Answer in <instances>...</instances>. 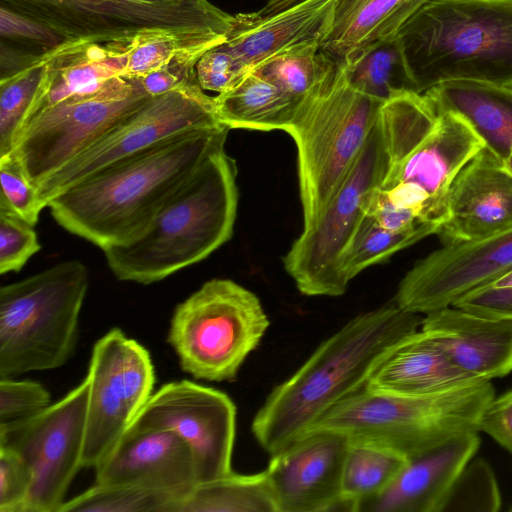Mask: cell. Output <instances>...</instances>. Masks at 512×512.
Masks as SVG:
<instances>
[{"mask_svg": "<svg viewBox=\"0 0 512 512\" xmlns=\"http://www.w3.org/2000/svg\"><path fill=\"white\" fill-rule=\"evenodd\" d=\"M364 213L370 215L381 227L395 232L410 230L423 224L412 212L390 203L379 186L368 194Z\"/></svg>", "mask_w": 512, "mask_h": 512, "instance_id": "obj_46", "label": "cell"}, {"mask_svg": "<svg viewBox=\"0 0 512 512\" xmlns=\"http://www.w3.org/2000/svg\"><path fill=\"white\" fill-rule=\"evenodd\" d=\"M47 59L0 80V158L10 155L44 90Z\"/></svg>", "mask_w": 512, "mask_h": 512, "instance_id": "obj_34", "label": "cell"}, {"mask_svg": "<svg viewBox=\"0 0 512 512\" xmlns=\"http://www.w3.org/2000/svg\"><path fill=\"white\" fill-rule=\"evenodd\" d=\"M407 461L406 456L387 447L350 441L342 473L345 511L359 512L392 483Z\"/></svg>", "mask_w": 512, "mask_h": 512, "instance_id": "obj_30", "label": "cell"}, {"mask_svg": "<svg viewBox=\"0 0 512 512\" xmlns=\"http://www.w3.org/2000/svg\"><path fill=\"white\" fill-rule=\"evenodd\" d=\"M32 15L73 40L127 41L152 30L230 31L233 15L208 0L144 5L126 0H0Z\"/></svg>", "mask_w": 512, "mask_h": 512, "instance_id": "obj_13", "label": "cell"}, {"mask_svg": "<svg viewBox=\"0 0 512 512\" xmlns=\"http://www.w3.org/2000/svg\"><path fill=\"white\" fill-rule=\"evenodd\" d=\"M501 497L490 465L471 459L456 479L442 509L444 511H498Z\"/></svg>", "mask_w": 512, "mask_h": 512, "instance_id": "obj_38", "label": "cell"}, {"mask_svg": "<svg viewBox=\"0 0 512 512\" xmlns=\"http://www.w3.org/2000/svg\"><path fill=\"white\" fill-rule=\"evenodd\" d=\"M512 270V228L442 246L420 259L400 281L394 302L421 315L453 306Z\"/></svg>", "mask_w": 512, "mask_h": 512, "instance_id": "obj_17", "label": "cell"}, {"mask_svg": "<svg viewBox=\"0 0 512 512\" xmlns=\"http://www.w3.org/2000/svg\"><path fill=\"white\" fill-rule=\"evenodd\" d=\"M350 440L309 431L271 455L265 469L277 512L345 511L342 473Z\"/></svg>", "mask_w": 512, "mask_h": 512, "instance_id": "obj_18", "label": "cell"}, {"mask_svg": "<svg viewBox=\"0 0 512 512\" xmlns=\"http://www.w3.org/2000/svg\"><path fill=\"white\" fill-rule=\"evenodd\" d=\"M426 0H336L332 22L320 50L349 65L365 52L395 37Z\"/></svg>", "mask_w": 512, "mask_h": 512, "instance_id": "obj_25", "label": "cell"}, {"mask_svg": "<svg viewBox=\"0 0 512 512\" xmlns=\"http://www.w3.org/2000/svg\"><path fill=\"white\" fill-rule=\"evenodd\" d=\"M388 156L378 120L338 191L311 225L303 227L283 258L286 272L307 296H340L347 284L340 273L343 254L364 214L371 190L380 186Z\"/></svg>", "mask_w": 512, "mask_h": 512, "instance_id": "obj_10", "label": "cell"}, {"mask_svg": "<svg viewBox=\"0 0 512 512\" xmlns=\"http://www.w3.org/2000/svg\"><path fill=\"white\" fill-rule=\"evenodd\" d=\"M420 328L474 380L491 381L512 371V318L448 306L423 315Z\"/></svg>", "mask_w": 512, "mask_h": 512, "instance_id": "obj_22", "label": "cell"}, {"mask_svg": "<svg viewBox=\"0 0 512 512\" xmlns=\"http://www.w3.org/2000/svg\"><path fill=\"white\" fill-rule=\"evenodd\" d=\"M172 496L129 484L95 483L66 500L60 512H171Z\"/></svg>", "mask_w": 512, "mask_h": 512, "instance_id": "obj_35", "label": "cell"}, {"mask_svg": "<svg viewBox=\"0 0 512 512\" xmlns=\"http://www.w3.org/2000/svg\"><path fill=\"white\" fill-rule=\"evenodd\" d=\"M220 123L215 99L198 81L152 97L90 147L44 180L37 193L44 207L81 180L180 133Z\"/></svg>", "mask_w": 512, "mask_h": 512, "instance_id": "obj_12", "label": "cell"}, {"mask_svg": "<svg viewBox=\"0 0 512 512\" xmlns=\"http://www.w3.org/2000/svg\"><path fill=\"white\" fill-rule=\"evenodd\" d=\"M438 229L437 225L423 223L406 231H390L364 213L341 259L343 281L348 285L364 269L386 261L396 252L428 236L436 235Z\"/></svg>", "mask_w": 512, "mask_h": 512, "instance_id": "obj_32", "label": "cell"}, {"mask_svg": "<svg viewBox=\"0 0 512 512\" xmlns=\"http://www.w3.org/2000/svg\"><path fill=\"white\" fill-rule=\"evenodd\" d=\"M502 163L503 166L512 174V154H510Z\"/></svg>", "mask_w": 512, "mask_h": 512, "instance_id": "obj_51", "label": "cell"}, {"mask_svg": "<svg viewBox=\"0 0 512 512\" xmlns=\"http://www.w3.org/2000/svg\"><path fill=\"white\" fill-rule=\"evenodd\" d=\"M336 0H269L257 11L233 15L224 45L247 74L302 44L321 42L329 32Z\"/></svg>", "mask_w": 512, "mask_h": 512, "instance_id": "obj_20", "label": "cell"}, {"mask_svg": "<svg viewBox=\"0 0 512 512\" xmlns=\"http://www.w3.org/2000/svg\"><path fill=\"white\" fill-rule=\"evenodd\" d=\"M195 72L200 87L217 94L231 90L247 75L224 43L205 52L198 60Z\"/></svg>", "mask_w": 512, "mask_h": 512, "instance_id": "obj_42", "label": "cell"}, {"mask_svg": "<svg viewBox=\"0 0 512 512\" xmlns=\"http://www.w3.org/2000/svg\"><path fill=\"white\" fill-rule=\"evenodd\" d=\"M225 125L189 130L68 187L48 206L68 232L101 250L138 234L168 197L224 150Z\"/></svg>", "mask_w": 512, "mask_h": 512, "instance_id": "obj_1", "label": "cell"}, {"mask_svg": "<svg viewBox=\"0 0 512 512\" xmlns=\"http://www.w3.org/2000/svg\"><path fill=\"white\" fill-rule=\"evenodd\" d=\"M346 71L353 87L383 102L398 93L414 91L397 35L346 65Z\"/></svg>", "mask_w": 512, "mask_h": 512, "instance_id": "obj_33", "label": "cell"}, {"mask_svg": "<svg viewBox=\"0 0 512 512\" xmlns=\"http://www.w3.org/2000/svg\"><path fill=\"white\" fill-rule=\"evenodd\" d=\"M237 167L225 149L210 156L132 238L106 247L108 267L121 281L148 285L198 263L233 234Z\"/></svg>", "mask_w": 512, "mask_h": 512, "instance_id": "obj_3", "label": "cell"}, {"mask_svg": "<svg viewBox=\"0 0 512 512\" xmlns=\"http://www.w3.org/2000/svg\"><path fill=\"white\" fill-rule=\"evenodd\" d=\"M478 432L489 435L512 454V389L487 403L479 419Z\"/></svg>", "mask_w": 512, "mask_h": 512, "instance_id": "obj_45", "label": "cell"}, {"mask_svg": "<svg viewBox=\"0 0 512 512\" xmlns=\"http://www.w3.org/2000/svg\"><path fill=\"white\" fill-rule=\"evenodd\" d=\"M383 101L351 85L333 59L284 130L297 147L303 227L328 206L375 126Z\"/></svg>", "mask_w": 512, "mask_h": 512, "instance_id": "obj_6", "label": "cell"}, {"mask_svg": "<svg viewBox=\"0 0 512 512\" xmlns=\"http://www.w3.org/2000/svg\"><path fill=\"white\" fill-rule=\"evenodd\" d=\"M269 324L253 292L214 278L175 307L167 342L184 372L196 379L231 381Z\"/></svg>", "mask_w": 512, "mask_h": 512, "instance_id": "obj_9", "label": "cell"}, {"mask_svg": "<svg viewBox=\"0 0 512 512\" xmlns=\"http://www.w3.org/2000/svg\"><path fill=\"white\" fill-rule=\"evenodd\" d=\"M89 286L79 260L0 288V379L57 369L73 355Z\"/></svg>", "mask_w": 512, "mask_h": 512, "instance_id": "obj_8", "label": "cell"}, {"mask_svg": "<svg viewBox=\"0 0 512 512\" xmlns=\"http://www.w3.org/2000/svg\"><path fill=\"white\" fill-rule=\"evenodd\" d=\"M94 469L95 483L136 485L168 494L176 502L199 483L187 442L161 428L128 430Z\"/></svg>", "mask_w": 512, "mask_h": 512, "instance_id": "obj_19", "label": "cell"}, {"mask_svg": "<svg viewBox=\"0 0 512 512\" xmlns=\"http://www.w3.org/2000/svg\"><path fill=\"white\" fill-rule=\"evenodd\" d=\"M151 98L138 79L115 77L93 93L72 96L37 111L10 155L37 189Z\"/></svg>", "mask_w": 512, "mask_h": 512, "instance_id": "obj_11", "label": "cell"}, {"mask_svg": "<svg viewBox=\"0 0 512 512\" xmlns=\"http://www.w3.org/2000/svg\"><path fill=\"white\" fill-rule=\"evenodd\" d=\"M43 60L45 59L32 56L0 42V80L13 77Z\"/></svg>", "mask_w": 512, "mask_h": 512, "instance_id": "obj_48", "label": "cell"}, {"mask_svg": "<svg viewBox=\"0 0 512 512\" xmlns=\"http://www.w3.org/2000/svg\"><path fill=\"white\" fill-rule=\"evenodd\" d=\"M125 44L74 40L50 54L44 90L32 116L69 97L93 93L115 77H124Z\"/></svg>", "mask_w": 512, "mask_h": 512, "instance_id": "obj_26", "label": "cell"}, {"mask_svg": "<svg viewBox=\"0 0 512 512\" xmlns=\"http://www.w3.org/2000/svg\"><path fill=\"white\" fill-rule=\"evenodd\" d=\"M89 380L35 416L0 425V446L21 457L33 473L25 512H60L82 468Z\"/></svg>", "mask_w": 512, "mask_h": 512, "instance_id": "obj_15", "label": "cell"}, {"mask_svg": "<svg viewBox=\"0 0 512 512\" xmlns=\"http://www.w3.org/2000/svg\"><path fill=\"white\" fill-rule=\"evenodd\" d=\"M33 473L12 450L0 446V512H25Z\"/></svg>", "mask_w": 512, "mask_h": 512, "instance_id": "obj_43", "label": "cell"}, {"mask_svg": "<svg viewBox=\"0 0 512 512\" xmlns=\"http://www.w3.org/2000/svg\"><path fill=\"white\" fill-rule=\"evenodd\" d=\"M82 468H95L127 432L153 394L155 371L148 350L113 328L92 348Z\"/></svg>", "mask_w": 512, "mask_h": 512, "instance_id": "obj_14", "label": "cell"}, {"mask_svg": "<svg viewBox=\"0 0 512 512\" xmlns=\"http://www.w3.org/2000/svg\"><path fill=\"white\" fill-rule=\"evenodd\" d=\"M171 512H277L265 470L198 483Z\"/></svg>", "mask_w": 512, "mask_h": 512, "instance_id": "obj_29", "label": "cell"}, {"mask_svg": "<svg viewBox=\"0 0 512 512\" xmlns=\"http://www.w3.org/2000/svg\"><path fill=\"white\" fill-rule=\"evenodd\" d=\"M422 319L393 301L349 320L271 391L252 422L258 443L273 455L308 432L333 406L363 389L384 352L420 329Z\"/></svg>", "mask_w": 512, "mask_h": 512, "instance_id": "obj_2", "label": "cell"}, {"mask_svg": "<svg viewBox=\"0 0 512 512\" xmlns=\"http://www.w3.org/2000/svg\"><path fill=\"white\" fill-rule=\"evenodd\" d=\"M421 328L390 346L373 366L365 389L385 394L423 396L470 382Z\"/></svg>", "mask_w": 512, "mask_h": 512, "instance_id": "obj_24", "label": "cell"}, {"mask_svg": "<svg viewBox=\"0 0 512 512\" xmlns=\"http://www.w3.org/2000/svg\"><path fill=\"white\" fill-rule=\"evenodd\" d=\"M217 117L229 129L285 130L298 102L254 70L214 97Z\"/></svg>", "mask_w": 512, "mask_h": 512, "instance_id": "obj_28", "label": "cell"}, {"mask_svg": "<svg viewBox=\"0 0 512 512\" xmlns=\"http://www.w3.org/2000/svg\"><path fill=\"white\" fill-rule=\"evenodd\" d=\"M41 245L33 225L16 214L0 210V273L18 272Z\"/></svg>", "mask_w": 512, "mask_h": 512, "instance_id": "obj_40", "label": "cell"}, {"mask_svg": "<svg viewBox=\"0 0 512 512\" xmlns=\"http://www.w3.org/2000/svg\"><path fill=\"white\" fill-rule=\"evenodd\" d=\"M424 94L437 107L466 120L501 162L512 154V86L456 80Z\"/></svg>", "mask_w": 512, "mask_h": 512, "instance_id": "obj_27", "label": "cell"}, {"mask_svg": "<svg viewBox=\"0 0 512 512\" xmlns=\"http://www.w3.org/2000/svg\"><path fill=\"white\" fill-rule=\"evenodd\" d=\"M149 428L172 430L187 442L199 483L233 472L236 407L222 391L190 380L164 384L152 394L128 430Z\"/></svg>", "mask_w": 512, "mask_h": 512, "instance_id": "obj_16", "label": "cell"}, {"mask_svg": "<svg viewBox=\"0 0 512 512\" xmlns=\"http://www.w3.org/2000/svg\"><path fill=\"white\" fill-rule=\"evenodd\" d=\"M494 396L491 381L484 380L423 396L363 388L333 406L309 431H333L350 441L381 445L411 458L478 432L480 416Z\"/></svg>", "mask_w": 512, "mask_h": 512, "instance_id": "obj_7", "label": "cell"}, {"mask_svg": "<svg viewBox=\"0 0 512 512\" xmlns=\"http://www.w3.org/2000/svg\"><path fill=\"white\" fill-rule=\"evenodd\" d=\"M512 228V174L485 146L458 173L448 217L436 235L442 244L472 241Z\"/></svg>", "mask_w": 512, "mask_h": 512, "instance_id": "obj_21", "label": "cell"}, {"mask_svg": "<svg viewBox=\"0 0 512 512\" xmlns=\"http://www.w3.org/2000/svg\"><path fill=\"white\" fill-rule=\"evenodd\" d=\"M509 511L512 512V506L509 508Z\"/></svg>", "mask_w": 512, "mask_h": 512, "instance_id": "obj_52", "label": "cell"}, {"mask_svg": "<svg viewBox=\"0 0 512 512\" xmlns=\"http://www.w3.org/2000/svg\"><path fill=\"white\" fill-rule=\"evenodd\" d=\"M397 38L417 93L456 80L512 86V0H426Z\"/></svg>", "mask_w": 512, "mask_h": 512, "instance_id": "obj_5", "label": "cell"}, {"mask_svg": "<svg viewBox=\"0 0 512 512\" xmlns=\"http://www.w3.org/2000/svg\"><path fill=\"white\" fill-rule=\"evenodd\" d=\"M51 405L50 393L32 380L0 379V425L29 419Z\"/></svg>", "mask_w": 512, "mask_h": 512, "instance_id": "obj_41", "label": "cell"}, {"mask_svg": "<svg viewBox=\"0 0 512 512\" xmlns=\"http://www.w3.org/2000/svg\"><path fill=\"white\" fill-rule=\"evenodd\" d=\"M479 446V432H474L408 458L392 483L360 511L442 512L456 479Z\"/></svg>", "mask_w": 512, "mask_h": 512, "instance_id": "obj_23", "label": "cell"}, {"mask_svg": "<svg viewBox=\"0 0 512 512\" xmlns=\"http://www.w3.org/2000/svg\"><path fill=\"white\" fill-rule=\"evenodd\" d=\"M71 41L74 40L46 22L0 3V42L46 59Z\"/></svg>", "mask_w": 512, "mask_h": 512, "instance_id": "obj_37", "label": "cell"}, {"mask_svg": "<svg viewBox=\"0 0 512 512\" xmlns=\"http://www.w3.org/2000/svg\"><path fill=\"white\" fill-rule=\"evenodd\" d=\"M202 55H187L139 78L145 92L151 97L159 96L197 81L195 67Z\"/></svg>", "mask_w": 512, "mask_h": 512, "instance_id": "obj_44", "label": "cell"}, {"mask_svg": "<svg viewBox=\"0 0 512 512\" xmlns=\"http://www.w3.org/2000/svg\"><path fill=\"white\" fill-rule=\"evenodd\" d=\"M453 306L482 315L512 318V287L487 286L468 294Z\"/></svg>", "mask_w": 512, "mask_h": 512, "instance_id": "obj_47", "label": "cell"}, {"mask_svg": "<svg viewBox=\"0 0 512 512\" xmlns=\"http://www.w3.org/2000/svg\"><path fill=\"white\" fill-rule=\"evenodd\" d=\"M0 183V210L12 212L34 226L45 207L12 155L0 158Z\"/></svg>", "mask_w": 512, "mask_h": 512, "instance_id": "obj_39", "label": "cell"}, {"mask_svg": "<svg viewBox=\"0 0 512 512\" xmlns=\"http://www.w3.org/2000/svg\"><path fill=\"white\" fill-rule=\"evenodd\" d=\"M331 60L320 50V42H310L271 58L255 70L299 103Z\"/></svg>", "mask_w": 512, "mask_h": 512, "instance_id": "obj_36", "label": "cell"}, {"mask_svg": "<svg viewBox=\"0 0 512 512\" xmlns=\"http://www.w3.org/2000/svg\"><path fill=\"white\" fill-rule=\"evenodd\" d=\"M378 123L388 156L381 191L420 222L440 227L454 179L484 142L460 115L414 91L384 101Z\"/></svg>", "mask_w": 512, "mask_h": 512, "instance_id": "obj_4", "label": "cell"}, {"mask_svg": "<svg viewBox=\"0 0 512 512\" xmlns=\"http://www.w3.org/2000/svg\"><path fill=\"white\" fill-rule=\"evenodd\" d=\"M133 3L144 4V5H171L183 2L185 0H126Z\"/></svg>", "mask_w": 512, "mask_h": 512, "instance_id": "obj_49", "label": "cell"}, {"mask_svg": "<svg viewBox=\"0 0 512 512\" xmlns=\"http://www.w3.org/2000/svg\"><path fill=\"white\" fill-rule=\"evenodd\" d=\"M215 31L152 30L126 41L124 78L139 79L187 55H203L226 41Z\"/></svg>", "mask_w": 512, "mask_h": 512, "instance_id": "obj_31", "label": "cell"}, {"mask_svg": "<svg viewBox=\"0 0 512 512\" xmlns=\"http://www.w3.org/2000/svg\"><path fill=\"white\" fill-rule=\"evenodd\" d=\"M489 286L496 288L512 287V270L508 271Z\"/></svg>", "mask_w": 512, "mask_h": 512, "instance_id": "obj_50", "label": "cell"}]
</instances>
